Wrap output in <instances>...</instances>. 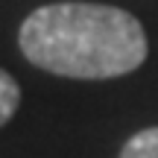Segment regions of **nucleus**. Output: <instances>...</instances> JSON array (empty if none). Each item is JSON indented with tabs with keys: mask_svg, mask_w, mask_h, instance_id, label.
Masks as SVG:
<instances>
[{
	"mask_svg": "<svg viewBox=\"0 0 158 158\" xmlns=\"http://www.w3.org/2000/svg\"><path fill=\"white\" fill-rule=\"evenodd\" d=\"M18 102H21V88L9 70H3L0 73V123L12 120V114L18 111Z\"/></svg>",
	"mask_w": 158,
	"mask_h": 158,
	"instance_id": "obj_3",
	"label": "nucleus"
},
{
	"mask_svg": "<svg viewBox=\"0 0 158 158\" xmlns=\"http://www.w3.org/2000/svg\"><path fill=\"white\" fill-rule=\"evenodd\" d=\"M120 158H158V126L141 129L123 143Z\"/></svg>",
	"mask_w": 158,
	"mask_h": 158,
	"instance_id": "obj_2",
	"label": "nucleus"
},
{
	"mask_svg": "<svg viewBox=\"0 0 158 158\" xmlns=\"http://www.w3.org/2000/svg\"><path fill=\"white\" fill-rule=\"evenodd\" d=\"M29 64L68 79H114L147 62L149 41L132 12L106 3H50L18 29Z\"/></svg>",
	"mask_w": 158,
	"mask_h": 158,
	"instance_id": "obj_1",
	"label": "nucleus"
}]
</instances>
